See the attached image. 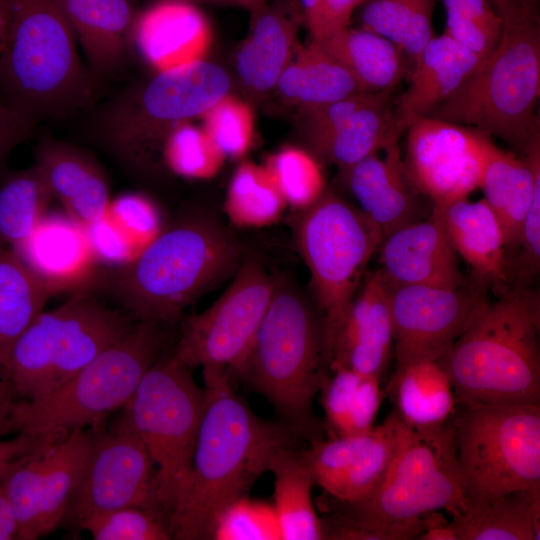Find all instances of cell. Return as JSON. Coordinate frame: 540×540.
Here are the masks:
<instances>
[{"mask_svg": "<svg viewBox=\"0 0 540 540\" xmlns=\"http://www.w3.org/2000/svg\"><path fill=\"white\" fill-rule=\"evenodd\" d=\"M225 373L203 372L206 404L184 495L169 517L173 539H208L217 514L248 495L274 452L297 436L287 425L261 418Z\"/></svg>", "mask_w": 540, "mask_h": 540, "instance_id": "1", "label": "cell"}, {"mask_svg": "<svg viewBox=\"0 0 540 540\" xmlns=\"http://www.w3.org/2000/svg\"><path fill=\"white\" fill-rule=\"evenodd\" d=\"M336 502L337 510L321 519L324 539H417L424 514L445 510L454 516L463 511L467 499L452 420L429 429L404 424L381 484L363 499Z\"/></svg>", "mask_w": 540, "mask_h": 540, "instance_id": "2", "label": "cell"}, {"mask_svg": "<svg viewBox=\"0 0 540 540\" xmlns=\"http://www.w3.org/2000/svg\"><path fill=\"white\" fill-rule=\"evenodd\" d=\"M243 253L240 242L212 214L188 211L101 285L133 319L174 323L201 295L233 277Z\"/></svg>", "mask_w": 540, "mask_h": 540, "instance_id": "3", "label": "cell"}, {"mask_svg": "<svg viewBox=\"0 0 540 540\" xmlns=\"http://www.w3.org/2000/svg\"><path fill=\"white\" fill-rule=\"evenodd\" d=\"M540 293L510 287L438 360L457 402L540 404Z\"/></svg>", "mask_w": 540, "mask_h": 540, "instance_id": "4", "label": "cell"}, {"mask_svg": "<svg viewBox=\"0 0 540 540\" xmlns=\"http://www.w3.org/2000/svg\"><path fill=\"white\" fill-rule=\"evenodd\" d=\"M0 100L35 122L68 116L92 103L96 81L55 0H5Z\"/></svg>", "mask_w": 540, "mask_h": 540, "instance_id": "5", "label": "cell"}, {"mask_svg": "<svg viewBox=\"0 0 540 540\" xmlns=\"http://www.w3.org/2000/svg\"><path fill=\"white\" fill-rule=\"evenodd\" d=\"M323 320L312 296L276 277L272 298L238 375L297 436L312 438L313 400L328 377Z\"/></svg>", "mask_w": 540, "mask_h": 540, "instance_id": "6", "label": "cell"}, {"mask_svg": "<svg viewBox=\"0 0 540 540\" xmlns=\"http://www.w3.org/2000/svg\"><path fill=\"white\" fill-rule=\"evenodd\" d=\"M498 44L478 69L427 116L476 128L525 155L540 134V28L533 0L501 14Z\"/></svg>", "mask_w": 540, "mask_h": 540, "instance_id": "7", "label": "cell"}, {"mask_svg": "<svg viewBox=\"0 0 540 540\" xmlns=\"http://www.w3.org/2000/svg\"><path fill=\"white\" fill-rule=\"evenodd\" d=\"M231 88L219 65L199 60L160 71L102 104L88 126L92 137L139 173L157 172L162 148L179 124L203 116Z\"/></svg>", "mask_w": 540, "mask_h": 540, "instance_id": "8", "label": "cell"}, {"mask_svg": "<svg viewBox=\"0 0 540 540\" xmlns=\"http://www.w3.org/2000/svg\"><path fill=\"white\" fill-rule=\"evenodd\" d=\"M162 343L159 324L135 322L124 337L46 395L19 399L15 407L19 432L68 434L103 426L131 399Z\"/></svg>", "mask_w": 540, "mask_h": 540, "instance_id": "9", "label": "cell"}, {"mask_svg": "<svg viewBox=\"0 0 540 540\" xmlns=\"http://www.w3.org/2000/svg\"><path fill=\"white\" fill-rule=\"evenodd\" d=\"M134 323L88 290L76 291L57 308L42 311L20 335L5 377L20 399L42 397L124 337Z\"/></svg>", "mask_w": 540, "mask_h": 540, "instance_id": "10", "label": "cell"}, {"mask_svg": "<svg viewBox=\"0 0 540 540\" xmlns=\"http://www.w3.org/2000/svg\"><path fill=\"white\" fill-rule=\"evenodd\" d=\"M191 371L174 354L158 357L122 413L153 460L157 497L168 518L186 490L206 404V390Z\"/></svg>", "mask_w": 540, "mask_h": 540, "instance_id": "11", "label": "cell"}, {"mask_svg": "<svg viewBox=\"0 0 540 540\" xmlns=\"http://www.w3.org/2000/svg\"><path fill=\"white\" fill-rule=\"evenodd\" d=\"M294 235L310 274L312 298L322 316L328 361L333 336L383 235L358 207L327 189L301 210Z\"/></svg>", "mask_w": 540, "mask_h": 540, "instance_id": "12", "label": "cell"}, {"mask_svg": "<svg viewBox=\"0 0 540 540\" xmlns=\"http://www.w3.org/2000/svg\"><path fill=\"white\" fill-rule=\"evenodd\" d=\"M452 423L467 501L540 488V404L457 402Z\"/></svg>", "mask_w": 540, "mask_h": 540, "instance_id": "13", "label": "cell"}, {"mask_svg": "<svg viewBox=\"0 0 540 540\" xmlns=\"http://www.w3.org/2000/svg\"><path fill=\"white\" fill-rule=\"evenodd\" d=\"M223 294L182 328L175 357L193 370L238 377L272 298L276 277L244 258Z\"/></svg>", "mask_w": 540, "mask_h": 540, "instance_id": "14", "label": "cell"}, {"mask_svg": "<svg viewBox=\"0 0 540 540\" xmlns=\"http://www.w3.org/2000/svg\"><path fill=\"white\" fill-rule=\"evenodd\" d=\"M91 429L87 461L65 521L78 526L90 515L124 507L164 510L153 460L122 415L110 429Z\"/></svg>", "mask_w": 540, "mask_h": 540, "instance_id": "15", "label": "cell"}, {"mask_svg": "<svg viewBox=\"0 0 540 540\" xmlns=\"http://www.w3.org/2000/svg\"><path fill=\"white\" fill-rule=\"evenodd\" d=\"M406 130L407 176L433 210L442 212L480 188L491 136L431 116L417 118Z\"/></svg>", "mask_w": 540, "mask_h": 540, "instance_id": "16", "label": "cell"}, {"mask_svg": "<svg viewBox=\"0 0 540 540\" xmlns=\"http://www.w3.org/2000/svg\"><path fill=\"white\" fill-rule=\"evenodd\" d=\"M488 302L476 284L455 287H390L396 368L418 360L438 361Z\"/></svg>", "mask_w": 540, "mask_h": 540, "instance_id": "17", "label": "cell"}, {"mask_svg": "<svg viewBox=\"0 0 540 540\" xmlns=\"http://www.w3.org/2000/svg\"><path fill=\"white\" fill-rule=\"evenodd\" d=\"M403 425L393 410L368 432L314 439L303 455L315 484L341 502L368 496L381 484L392 463Z\"/></svg>", "mask_w": 540, "mask_h": 540, "instance_id": "18", "label": "cell"}, {"mask_svg": "<svg viewBox=\"0 0 540 540\" xmlns=\"http://www.w3.org/2000/svg\"><path fill=\"white\" fill-rule=\"evenodd\" d=\"M392 349L390 285L376 270L366 273L333 336L329 370L344 367L381 378Z\"/></svg>", "mask_w": 540, "mask_h": 540, "instance_id": "19", "label": "cell"}, {"mask_svg": "<svg viewBox=\"0 0 540 540\" xmlns=\"http://www.w3.org/2000/svg\"><path fill=\"white\" fill-rule=\"evenodd\" d=\"M378 269L390 287L466 285L458 255L450 244L442 212L419 218L386 236L379 246Z\"/></svg>", "mask_w": 540, "mask_h": 540, "instance_id": "20", "label": "cell"}, {"mask_svg": "<svg viewBox=\"0 0 540 540\" xmlns=\"http://www.w3.org/2000/svg\"><path fill=\"white\" fill-rule=\"evenodd\" d=\"M157 72L203 60L212 42L204 13L186 0H157L138 12L130 43Z\"/></svg>", "mask_w": 540, "mask_h": 540, "instance_id": "21", "label": "cell"}, {"mask_svg": "<svg viewBox=\"0 0 540 540\" xmlns=\"http://www.w3.org/2000/svg\"><path fill=\"white\" fill-rule=\"evenodd\" d=\"M383 150V158L376 152L340 172L358 208L380 229L384 239L422 216L420 193L407 176L398 141Z\"/></svg>", "mask_w": 540, "mask_h": 540, "instance_id": "22", "label": "cell"}, {"mask_svg": "<svg viewBox=\"0 0 540 540\" xmlns=\"http://www.w3.org/2000/svg\"><path fill=\"white\" fill-rule=\"evenodd\" d=\"M51 290H86L97 279L86 229L70 216L45 215L33 233L12 248Z\"/></svg>", "mask_w": 540, "mask_h": 540, "instance_id": "23", "label": "cell"}, {"mask_svg": "<svg viewBox=\"0 0 540 540\" xmlns=\"http://www.w3.org/2000/svg\"><path fill=\"white\" fill-rule=\"evenodd\" d=\"M35 165L69 216L87 227L102 220L110 207L107 176L86 151L70 143L43 137Z\"/></svg>", "mask_w": 540, "mask_h": 540, "instance_id": "24", "label": "cell"}, {"mask_svg": "<svg viewBox=\"0 0 540 540\" xmlns=\"http://www.w3.org/2000/svg\"><path fill=\"white\" fill-rule=\"evenodd\" d=\"M413 63L410 85L395 100L396 125L401 133L448 99L482 61L443 33L433 35Z\"/></svg>", "mask_w": 540, "mask_h": 540, "instance_id": "25", "label": "cell"}, {"mask_svg": "<svg viewBox=\"0 0 540 540\" xmlns=\"http://www.w3.org/2000/svg\"><path fill=\"white\" fill-rule=\"evenodd\" d=\"M524 157L491 143L480 188L484 200L496 215L509 262L516 255L523 221L534 191L540 185V134Z\"/></svg>", "mask_w": 540, "mask_h": 540, "instance_id": "26", "label": "cell"}, {"mask_svg": "<svg viewBox=\"0 0 540 540\" xmlns=\"http://www.w3.org/2000/svg\"><path fill=\"white\" fill-rule=\"evenodd\" d=\"M447 238L470 267L476 284L498 294L510 288L500 223L484 199L456 201L442 211Z\"/></svg>", "mask_w": 540, "mask_h": 540, "instance_id": "27", "label": "cell"}, {"mask_svg": "<svg viewBox=\"0 0 540 540\" xmlns=\"http://www.w3.org/2000/svg\"><path fill=\"white\" fill-rule=\"evenodd\" d=\"M251 13L250 33L236 52L235 67L246 88L266 93L276 88L293 57L301 15L286 5L267 2Z\"/></svg>", "mask_w": 540, "mask_h": 540, "instance_id": "28", "label": "cell"}, {"mask_svg": "<svg viewBox=\"0 0 540 540\" xmlns=\"http://www.w3.org/2000/svg\"><path fill=\"white\" fill-rule=\"evenodd\" d=\"M95 71L110 74L124 64L134 20L132 0H55Z\"/></svg>", "mask_w": 540, "mask_h": 540, "instance_id": "29", "label": "cell"}, {"mask_svg": "<svg viewBox=\"0 0 540 540\" xmlns=\"http://www.w3.org/2000/svg\"><path fill=\"white\" fill-rule=\"evenodd\" d=\"M393 89L376 92L374 98L346 116L309 144L314 155L339 170L383 150L398 141Z\"/></svg>", "mask_w": 540, "mask_h": 540, "instance_id": "30", "label": "cell"}, {"mask_svg": "<svg viewBox=\"0 0 540 540\" xmlns=\"http://www.w3.org/2000/svg\"><path fill=\"white\" fill-rule=\"evenodd\" d=\"M451 523L458 540H539L540 488L467 501Z\"/></svg>", "mask_w": 540, "mask_h": 540, "instance_id": "31", "label": "cell"}, {"mask_svg": "<svg viewBox=\"0 0 540 540\" xmlns=\"http://www.w3.org/2000/svg\"><path fill=\"white\" fill-rule=\"evenodd\" d=\"M388 393L401 421L414 429L450 422L457 407L450 379L434 360H418L396 368Z\"/></svg>", "mask_w": 540, "mask_h": 540, "instance_id": "32", "label": "cell"}, {"mask_svg": "<svg viewBox=\"0 0 540 540\" xmlns=\"http://www.w3.org/2000/svg\"><path fill=\"white\" fill-rule=\"evenodd\" d=\"M267 471L274 477L272 505L282 540L324 539L312 500L315 482L303 452L295 451L292 445L280 447L272 455Z\"/></svg>", "mask_w": 540, "mask_h": 540, "instance_id": "33", "label": "cell"}, {"mask_svg": "<svg viewBox=\"0 0 540 540\" xmlns=\"http://www.w3.org/2000/svg\"><path fill=\"white\" fill-rule=\"evenodd\" d=\"M318 43L362 91L394 90L405 75L404 53L388 39L363 28L348 26Z\"/></svg>", "mask_w": 540, "mask_h": 540, "instance_id": "34", "label": "cell"}, {"mask_svg": "<svg viewBox=\"0 0 540 540\" xmlns=\"http://www.w3.org/2000/svg\"><path fill=\"white\" fill-rule=\"evenodd\" d=\"M53 295L20 256L0 242V378L20 335L44 311Z\"/></svg>", "mask_w": 540, "mask_h": 540, "instance_id": "35", "label": "cell"}, {"mask_svg": "<svg viewBox=\"0 0 540 540\" xmlns=\"http://www.w3.org/2000/svg\"><path fill=\"white\" fill-rule=\"evenodd\" d=\"M276 88L301 110L362 92L352 75L314 40L296 49V56L282 72Z\"/></svg>", "mask_w": 540, "mask_h": 540, "instance_id": "36", "label": "cell"}, {"mask_svg": "<svg viewBox=\"0 0 540 540\" xmlns=\"http://www.w3.org/2000/svg\"><path fill=\"white\" fill-rule=\"evenodd\" d=\"M92 434L91 428L76 429L53 442L43 478L39 537L65 521L85 468Z\"/></svg>", "mask_w": 540, "mask_h": 540, "instance_id": "37", "label": "cell"}, {"mask_svg": "<svg viewBox=\"0 0 540 540\" xmlns=\"http://www.w3.org/2000/svg\"><path fill=\"white\" fill-rule=\"evenodd\" d=\"M331 372L320 390L331 437L368 432L374 427L382 401L380 378L344 367Z\"/></svg>", "mask_w": 540, "mask_h": 540, "instance_id": "38", "label": "cell"}, {"mask_svg": "<svg viewBox=\"0 0 540 540\" xmlns=\"http://www.w3.org/2000/svg\"><path fill=\"white\" fill-rule=\"evenodd\" d=\"M435 0H365L359 7L361 28L395 44L413 62L433 36Z\"/></svg>", "mask_w": 540, "mask_h": 540, "instance_id": "39", "label": "cell"}, {"mask_svg": "<svg viewBox=\"0 0 540 540\" xmlns=\"http://www.w3.org/2000/svg\"><path fill=\"white\" fill-rule=\"evenodd\" d=\"M53 197L35 164L5 173L0 181V242L13 248L26 240L46 215Z\"/></svg>", "mask_w": 540, "mask_h": 540, "instance_id": "40", "label": "cell"}, {"mask_svg": "<svg viewBox=\"0 0 540 540\" xmlns=\"http://www.w3.org/2000/svg\"><path fill=\"white\" fill-rule=\"evenodd\" d=\"M286 206L264 165L245 161L237 167L224 204L232 224L242 228L268 226L281 217Z\"/></svg>", "mask_w": 540, "mask_h": 540, "instance_id": "41", "label": "cell"}, {"mask_svg": "<svg viewBox=\"0 0 540 540\" xmlns=\"http://www.w3.org/2000/svg\"><path fill=\"white\" fill-rule=\"evenodd\" d=\"M62 435L52 433L37 449L15 462L0 483L13 508L20 540L39 538V516L44 472L53 442Z\"/></svg>", "mask_w": 540, "mask_h": 540, "instance_id": "42", "label": "cell"}, {"mask_svg": "<svg viewBox=\"0 0 540 540\" xmlns=\"http://www.w3.org/2000/svg\"><path fill=\"white\" fill-rule=\"evenodd\" d=\"M265 169L286 205L304 210L325 192V179L315 155L298 147H284L268 157Z\"/></svg>", "mask_w": 540, "mask_h": 540, "instance_id": "43", "label": "cell"}, {"mask_svg": "<svg viewBox=\"0 0 540 540\" xmlns=\"http://www.w3.org/2000/svg\"><path fill=\"white\" fill-rule=\"evenodd\" d=\"M444 34L473 52L483 62L498 44L503 19L489 0H443Z\"/></svg>", "mask_w": 540, "mask_h": 540, "instance_id": "44", "label": "cell"}, {"mask_svg": "<svg viewBox=\"0 0 540 540\" xmlns=\"http://www.w3.org/2000/svg\"><path fill=\"white\" fill-rule=\"evenodd\" d=\"M225 159L204 129L189 122L176 126L162 148L163 165L175 174L193 179L214 177Z\"/></svg>", "mask_w": 540, "mask_h": 540, "instance_id": "45", "label": "cell"}, {"mask_svg": "<svg viewBox=\"0 0 540 540\" xmlns=\"http://www.w3.org/2000/svg\"><path fill=\"white\" fill-rule=\"evenodd\" d=\"M77 527L96 540L173 539L168 515L156 508L124 507L93 514Z\"/></svg>", "mask_w": 540, "mask_h": 540, "instance_id": "46", "label": "cell"}, {"mask_svg": "<svg viewBox=\"0 0 540 540\" xmlns=\"http://www.w3.org/2000/svg\"><path fill=\"white\" fill-rule=\"evenodd\" d=\"M208 539L282 540L272 503L239 497L226 505L213 520Z\"/></svg>", "mask_w": 540, "mask_h": 540, "instance_id": "47", "label": "cell"}, {"mask_svg": "<svg viewBox=\"0 0 540 540\" xmlns=\"http://www.w3.org/2000/svg\"><path fill=\"white\" fill-rule=\"evenodd\" d=\"M202 118V128L226 158H241L251 149L255 124L246 102L228 93Z\"/></svg>", "mask_w": 540, "mask_h": 540, "instance_id": "48", "label": "cell"}, {"mask_svg": "<svg viewBox=\"0 0 540 540\" xmlns=\"http://www.w3.org/2000/svg\"><path fill=\"white\" fill-rule=\"evenodd\" d=\"M115 218L130 232L149 243L159 232V214L152 202L141 195H124L109 207Z\"/></svg>", "mask_w": 540, "mask_h": 540, "instance_id": "49", "label": "cell"}, {"mask_svg": "<svg viewBox=\"0 0 540 540\" xmlns=\"http://www.w3.org/2000/svg\"><path fill=\"white\" fill-rule=\"evenodd\" d=\"M365 0H318L313 21L307 26L311 39L322 41L348 27L354 12Z\"/></svg>", "mask_w": 540, "mask_h": 540, "instance_id": "50", "label": "cell"}, {"mask_svg": "<svg viewBox=\"0 0 540 540\" xmlns=\"http://www.w3.org/2000/svg\"><path fill=\"white\" fill-rule=\"evenodd\" d=\"M86 233L94 254L109 262L130 261V247L120 231L107 222L106 216L87 227Z\"/></svg>", "mask_w": 540, "mask_h": 540, "instance_id": "51", "label": "cell"}, {"mask_svg": "<svg viewBox=\"0 0 540 540\" xmlns=\"http://www.w3.org/2000/svg\"><path fill=\"white\" fill-rule=\"evenodd\" d=\"M37 122L0 100V162L20 143L33 136Z\"/></svg>", "mask_w": 540, "mask_h": 540, "instance_id": "52", "label": "cell"}, {"mask_svg": "<svg viewBox=\"0 0 540 540\" xmlns=\"http://www.w3.org/2000/svg\"><path fill=\"white\" fill-rule=\"evenodd\" d=\"M51 434L19 432L13 438H0V477L19 459L41 446Z\"/></svg>", "mask_w": 540, "mask_h": 540, "instance_id": "53", "label": "cell"}, {"mask_svg": "<svg viewBox=\"0 0 540 540\" xmlns=\"http://www.w3.org/2000/svg\"><path fill=\"white\" fill-rule=\"evenodd\" d=\"M19 396L8 378H0V438L19 433L15 407Z\"/></svg>", "mask_w": 540, "mask_h": 540, "instance_id": "54", "label": "cell"}, {"mask_svg": "<svg viewBox=\"0 0 540 540\" xmlns=\"http://www.w3.org/2000/svg\"><path fill=\"white\" fill-rule=\"evenodd\" d=\"M423 532L418 540H458L451 521L440 511H431L422 516Z\"/></svg>", "mask_w": 540, "mask_h": 540, "instance_id": "55", "label": "cell"}, {"mask_svg": "<svg viewBox=\"0 0 540 540\" xmlns=\"http://www.w3.org/2000/svg\"><path fill=\"white\" fill-rule=\"evenodd\" d=\"M18 524L13 508L0 483V540L17 539Z\"/></svg>", "mask_w": 540, "mask_h": 540, "instance_id": "56", "label": "cell"}, {"mask_svg": "<svg viewBox=\"0 0 540 540\" xmlns=\"http://www.w3.org/2000/svg\"><path fill=\"white\" fill-rule=\"evenodd\" d=\"M302 8V16L308 26L314 19L318 0H297Z\"/></svg>", "mask_w": 540, "mask_h": 540, "instance_id": "57", "label": "cell"}, {"mask_svg": "<svg viewBox=\"0 0 540 540\" xmlns=\"http://www.w3.org/2000/svg\"><path fill=\"white\" fill-rule=\"evenodd\" d=\"M267 1L268 0H216V3L235 4L253 12L257 8L265 4Z\"/></svg>", "mask_w": 540, "mask_h": 540, "instance_id": "58", "label": "cell"}, {"mask_svg": "<svg viewBox=\"0 0 540 540\" xmlns=\"http://www.w3.org/2000/svg\"><path fill=\"white\" fill-rule=\"evenodd\" d=\"M7 24L6 1L0 0V55L3 49Z\"/></svg>", "mask_w": 540, "mask_h": 540, "instance_id": "59", "label": "cell"}, {"mask_svg": "<svg viewBox=\"0 0 540 540\" xmlns=\"http://www.w3.org/2000/svg\"><path fill=\"white\" fill-rule=\"evenodd\" d=\"M496 12L501 15L516 0H489Z\"/></svg>", "mask_w": 540, "mask_h": 540, "instance_id": "60", "label": "cell"}, {"mask_svg": "<svg viewBox=\"0 0 540 540\" xmlns=\"http://www.w3.org/2000/svg\"><path fill=\"white\" fill-rule=\"evenodd\" d=\"M186 1H189V2H192V3H200V2H212V3H216V0H186Z\"/></svg>", "mask_w": 540, "mask_h": 540, "instance_id": "61", "label": "cell"}]
</instances>
